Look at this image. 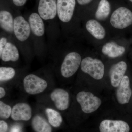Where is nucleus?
Returning <instances> with one entry per match:
<instances>
[{"mask_svg": "<svg viewBox=\"0 0 132 132\" xmlns=\"http://www.w3.org/2000/svg\"><path fill=\"white\" fill-rule=\"evenodd\" d=\"M127 65L125 61H121L111 67L109 71L111 85L114 87H117L126 73Z\"/></svg>", "mask_w": 132, "mask_h": 132, "instance_id": "nucleus-13", "label": "nucleus"}, {"mask_svg": "<svg viewBox=\"0 0 132 132\" xmlns=\"http://www.w3.org/2000/svg\"><path fill=\"white\" fill-rule=\"evenodd\" d=\"M99 129L100 132H129L130 127L123 121L107 119L102 121Z\"/></svg>", "mask_w": 132, "mask_h": 132, "instance_id": "nucleus-10", "label": "nucleus"}, {"mask_svg": "<svg viewBox=\"0 0 132 132\" xmlns=\"http://www.w3.org/2000/svg\"><path fill=\"white\" fill-rule=\"evenodd\" d=\"M86 28L88 32L97 40H101L105 37V28L96 20L91 19L88 20L86 23Z\"/></svg>", "mask_w": 132, "mask_h": 132, "instance_id": "nucleus-18", "label": "nucleus"}, {"mask_svg": "<svg viewBox=\"0 0 132 132\" xmlns=\"http://www.w3.org/2000/svg\"><path fill=\"white\" fill-rule=\"evenodd\" d=\"M6 95V92L5 89L3 87H0V98H2L5 97Z\"/></svg>", "mask_w": 132, "mask_h": 132, "instance_id": "nucleus-28", "label": "nucleus"}, {"mask_svg": "<svg viewBox=\"0 0 132 132\" xmlns=\"http://www.w3.org/2000/svg\"><path fill=\"white\" fill-rule=\"evenodd\" d=\"M93 0H76L79 5L83 6L89 4Z\"/></svg>", "mask_w": 132, "mask_h": 132, "instance_id": "nucleus-26", "label": "nucleus"}, {"mask_svg": "<svg viewBox=\"0 0 132 132\" xmlns=\"http://www.w3.org/2000/svg\"><path fill=\"white\" fill-rule=\"evenodd\" d=\"M76 100L80 105L81 109L85 113H92L100 106L101 100L90 92L81 91L76 95Z\"/></svg>", "mask_w": 132, "mask_h": 132, "instance_id": "nucleus-3", "label": "nucleus"}, {"mask_svg": "<svg viewBox=\"0 0 132 132\" xmlns=\"http://www.w3.org/2000/svg\"><path fill=\"white\" fill-rule=\"evenodd\" d=\"M48 122L54 127H60L62 123V118L59 112L52 109L47 108L45 110Z\"/></svg>", "mask_w": 132, "mask_h": 132, "instance_id": "nucleus-21", "label": "nucleus"}, {"mask_svg": "<svg viewBox=\"0 0 132 132\" xmlns=\"http://www.w3.org/2000/svg\"><path fill=\"white\" fill-rule=\"evenodd\" d=\"M10 132H21L20 127L17 125L13 126L11 128Z\"/></svg>", "mask_w": 132, "mask_h": 132, "instance_id": "nucleus-27", "label": "nucleus"}, {"mask_svg": "<svg viewBox=\"0 0 132 132\" xmlns=\"http://www.w3.org/2000/svg\"><path fill=\"white\" fill-rule=\"evenodd\" d=\"M125 47L113 41L107 43L102 48V53L112 59L120 57L125 53Z\"/></svg>", "mask_w": 132, "mask_h": 132, "instance_id": "nucleus-17", "label": "nucleus"}, {"mask_svg": "<svg viewBox=\"0 0 132 132\" xmlns=\"http://www.w3.org/2000/svg\"><path fill=\"white\" fill-rule=\"evenodd\" d=\"M27 0H12L14 6L17 7H22L26 4Z\"/></svg>", "mask_w": 132, "mask_h": 132, "instance_id": "nucleus-24", "label": "nucleus"}, {"mask_svg": "<svg viewBox=\"0 0 132 132\" xmlns=\"http://www.w3.org/2000/svg\"><path fill=\"white\" fill-rule=\"evenodd\" d=\"M132 94L130 79L127 76L125 75L116 89V95L118 103L122 105L128 103Z\"/></svg>", "mask_w": 132, "mask_h": 132, "instance_id": "nucleus-9", "label": "nucleus"}, {"mask_svg": "<svg viewBox=\"0 0 132 132\" xmlns=\"http://www.w3.org/2000/svg\"><path fill=\"white\" fill-rule=\"evenodd\" d=\"M50 97L56 108L60 111L65 110L69 106V94L64 89L60 88L54 89L51 93Z\"/></svg>", "mask_w": 132, "mask_h": 132, "instance_id": "nucleus-11", "label": "nucleus"}, {"mask_svg": "<svg viewBox=\"0 0 132 132\" xmlns=\"http://www.w3.org/2000/svg\"><path fill=\"white\" fill-rule=\"evenodd\" d=\"M33 129L36 132H52V128L46 120L40 116L36 115L32 121Z\"/></svg>", "mask_w": 132, "mask_h": 132, "instance_id": "nucleus-19", "label": "nucleus"}, {"mask_svg": "<svg viewBox=\"0 0 132 132\" xmlns=\"http://www.w3.org/2000/svg\"><path fill=\"white\" fill-rule=\"evenodd\" d=\"M129 1H130L131 2H132V0H129Z\"/></svg>", "mask_w": 132, "mask_h": 132, "instance_id": "nucleus-29", "label": "nucleus"}, {"mask_svg": "<svg viewBox=\"0 0 132 132\" xmlns=\"http://www.w3.org/2000/svg\"><path fill=\"white\" fill-rule=\"evenodd\" d=\"M24 90L31 95L39 94L47 87V82L45 80L33 74L26 76L23 81Z\"/></svg>", "mask_w": 132, "mask_h": 132, "instance_id": "nucleus-5", "label": "nucleus"}, {"mask_svg": "<svg viewBox=\"0 0 132 132\" xmlns=\"http://www.w3.org/2000/svg\"><path fill=\"white\" fill-rule=\"evenodd\" d=\"M81 56L78 52H72L65 56L61 66V75L65 78H69L76 73L81 64Z\"/></svg>", "mask_w": 132, "mask_h": 132, "instance_id": "nucleus-2", "label": "nucleus"}, {"mask_svg": "<svg viewBox=\"0 0 132 132\" xmlns=\"http://www.w3.org/2000/svg\"><path fill=\"white\" fill-rule=\"evenodd\" d=\"M8 126L7 123L3 120L0 121V132H7Z\"/></svg>", "mask_w": 132, "mask_h": 132, "instance_id": "nucleus-25", "label": "nucleus"}, {"mask_svg": "<svg viewBox=\"0 0 132 132\" xmlns=\"http://www.w3.org/2000/svg\"><path fill=\"white\" fill-rule=\"evenodd\" d=\"M14 18L12 13L6 9L0 11V27L6 33L9 34L14 33Z\"/></svg>", "mask_w": 132, "mask_h": 132, "instance_id": "nucleus-16", "label": "nucleus"}, {"mask_svg": "<svg viewBox=\"0 0 132 132\" xmlns=\"http://www.w3.org/2000/svg\"><path fill=\"white\" fill-rule=\"evenodd\" d=\"M76 0H57V16L61 22L68 23L72 19L75 10Z\"/></svg>", "mask_w": 132, "mask_h": 132, "instance_id": "nucleus-7", "label": "nucleus"}, {"mask_svg": "<svg viewBox=\"0 0 132 132\" xmlns=\"http://www.w3.org/2000/svg\"><path fill=\"white\" fill-rule=\"evenodd\" d=\"M16 73L14 69L11 67H0V81L1 82L10 80L14 77Z\"/></svg>", "mask_w": 132, "mask_h": 132, "instance_id": "nucleus-22", "label": "nucleus"}, {"mask_svg": "<svg viewBox=\"0 0 132 132\" xmlns=\"http://www.w3.org/2000/svg\"><path fill=\"white\" fill-rule=\"evenodd\" d=\"M32 110L31 107L27 103L20 102L13 107L11 117L15 121L29 120L32 117Z\"/></svg>", "mask_w": 132, "mask_h": 132, "instance_id": "nucleus-12", "label": "nucleus"}, {"mask_svg": "<svg viewBox=\"0 0 132 132\" xmlns=\"http://www.w3.org/2000/svg\"><path fill=\"white\" fill-rule=\"evenodd\" d=\"M110 23L114 28L123 29L132 24V12L125 7H120L114 11L111 16Z\"/></svg>", "mask_w": 132, "mask_h": 132, "instance_id": "nucleus-4", "label": "nucleus"}, {"mask_svg": "<svg viewBox=\"0 0 132 132\" xmlns=\"http://www.w3.org/2000/svg\"><path fill=\"white\" fill-rule=\"evenodd\" d=\"M38 12L43 20H53L57 16V0H39Z\"/></svg>", "mask_w": 132, "mask_h": 132, "instance_id": "nucleus-8", "label": "nucleus"}, {"mask_svg": "<svg viewBox=\"0 0 132 132\" xmlns=\"http://www.w3.org/2000/svg\"><path fill=\"white\" fill-rule=\"evenodd\" d=\"M12 108L2 101H0V117L3 119H7L11 115Z\"/></svg>", "mask_w": 132, "mask_h": 132, "instance_id": "nucleus-23", "label": "nucleus"}, {"mask_svg": "<svg viewBox=\"0 0 132 132\" xmlns=\"http://www.w3.org/2000/svg\"><path fill=\"white\" fill-rule=\"evenodd\" d=\"M80 67L83 72L89 75L95 79L99 80L104 77L105 67L99 59L86 57L82 60Z\"/></svg>", "mask_w": 132, "mask_h": 132, "instance_id": "nucleus-1", "label": "nucleus"}, {"mask_svg": "<svg viewBox=\"0 0 132 132\" xmlns=\"http://www.w3.org/2000/svg\"><path fill=\"white\" fill-rule=\"evenodd\" d=\"M111 11V5L108 1L101 0L95 12V18L98 20H104L110 14Z\"/></svg>", "mask_w": 132, "mask_h": 132, "instance_id": "nucleus-20", "label": "nucleus"}, {"mask_svg": "<svg viewBox=\"0 0 132 132\" xmlns=\"http://www.w3.org/2000/svg\"><path fill=\"white\" fill-rule=\"evenodd\" d=\"M31 34V28L28 21L21 15L14 18V33L16 39L24 42L28 39Z\"/></svg>", "mask_w": 132, "mask_h": 132, "instance_id": "nucleus-6", "label": "nucleus"}, {"mask_svg": "<svg viewBox=\"0 0 132 132\" xmlns=\"http://www.w3.org/2000/svg\"><path fill=\"white\" fill-rule=\"evenodd\" d=\"M19 50L16 45L8 40L2 49L0 50V58L2 61L15 62L19 60Z\"/></svg>", "mask_w": 132, "mask_h": 132, "instance_id": "nucleus-15", "label": "nucleus"}, {"mask_svg": "<svg viewBox=\"0 0 132 132\" xmlns=\"http://www.w3.org/2000/svg\"><path fill=\"white\" fill-rule=\"evenodd\" d=\"M31 33L37 38H41L45 35V28L43 19L38 13L34 12L29 16L28 20Z\"/></svg>", "mask_w": 132, "mask_h": 132, "instance_id": "nucleus-14", "label": "nucleus"}]
</instances>
